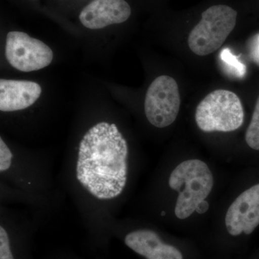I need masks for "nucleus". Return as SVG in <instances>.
<instances>
[{
	"instance_id": "f257e3e1",
	"label": "nucleus",
	"mask_w": 259,
	"mask_h": 259,
	"mask_svg": "<svg viewBox=\"0 0 259 259\" xmlns=\"http://www.w3.org/2000/svg\"><path fill=\"white\" fill-rule=\"evenodd\" d=\"M168 185L179 193L175 214L179 219L185 220L206 202L212 192L214 178L207 163L199 159L187 160L172 171Z\"/></svg>"
},
{
	"instance_id": "f03ea898",
	"label": "nucleus",
	"mask_w": 259,
	"mask_h": 259,
	"mask_svg": "<svg viewBox=\"0 0 259 259\" xmlns=\"http://www.w3.org/2000/svg\"><path fill=\"white\" fill-rule=\"evenodd\" d=\"M241 100L233 92L218 90L208 94L197 105L195 121L204 132H232L243 123Z\"/></svg>"
},
{
	"instance_id": "7ed1b4c3",
	"label": "nucleus",
	"mask_w": 259,
	"mask_h": 259,
	"mask_svg": "<svg viewBox=\"0 0 259 259\" xmlns=\"http://www.w3.org/2000/svg\"><path fill=\"white\" fill-rule=\"evenodd\" d=\"M237 15L236 10L225 5H213L204 10L189 35L190 50L200 56L218 50L235 28Z\"/></svg>"
},
{
	"instance_id": "20e7f679",
	"label": "nucleus",
	"mask_w": 259,
	"mask_h": 259,
	"mask_svg": "<svg viewBox=\"0 0 259 259\" xmlns=\"http://www.w3.org/2000/svg\"><path fill=\"white\" fill-rule=\"evenodd\" d=\"M181 105L176 80L161 75L153 80L146 93L145 113L151 125L158 128L169 126L176 120Z\"/></svg>"
},
{
	"instance_id": "39448f33",
	"label": "nucleus",
	"mask_w": 259,
	"mask_h": 259,
	"mask_svg": "<svg viewBox=\"0 0 259 259\" xmlns=\"http://www.w3.org/2000/svg\"><path fill=\"white\" fill-rule=\"evenodd\" d=\"M5 56L13 67L23 72L47 67L54 59V53L49 46L19 31L8 32Z\"/></svg>"
},
{
	"instance_id": "423d86ee",
	"label": "nucleus",
	"mask_w": 259,
	"mask_h": 259,
	"mask_svg": "<svg viewBox=\"0 0 259 259\" xmlns=\"http://www.w3.org/2000/svg\"><path fill=\"white\" fill-rule=\"evenodd\" d=\"M259 225V184L242 192L227 211L225 226L233 238L249 236Z\"/></svg>"
},
{
	"instance_id": "0eeeda50",
	"label": "nucleus",
	"mask_w": 259,
	"mask_h": 259,
	"mask_svg": "<svg viewBox=\"0 0 259 259\" xmlns=\"http://www.w3.org/2000/svg\"><path fill=\"white\" fill-rule=\"evenodd\" d=\"M131 15V8L125 0H93L79 14L83 26L98 30L124 23Z\"/></svg>"
},
{
	"instance_id": "6e6552de",
	"label": "nucleus",
	"mask_w": 259,
	"mask_h": 259,
	"mask_svg": "<svg viewBox=\"0 0 259 259\" xmlns=\"http://www.w3.org/2000/svg\"><path fill=\"white\" fill-rule=\"evenodd\" d=\"M125 245L146 259H186L183 249L163 241L156 232L137 230L126 235Z\"/></svg>"
},
{
	"instance_id": "1a4fd4ad",
	"label": "nucleus",
	"mask_w": 259,
	"mask_h": 259,
	"mask_svg": "<svg viewBox=\"0 0 259 259\" xmlns=\"http://www.w3.org/2000/svg\"><path fill=\"white\" fill-rule=\"evenodd\" d=\"M36 82L18 80H0V110L14 112L31 106L41 95Z\"/></svg>"
},
{
	"instance_id": "9d476101",
	"label": "nucleus",
	"mask_w": 259,
	"mask_h": 259,
	"mask_svg": "<svg viewBox=\"0 0 259 259\" xmlns=\"http://www.w3.org/2000/svg\"><path fill=\"white\" fill-rule=\"evenodd\" d=\"M220 59L222 62L223 69L227 74L240 79L243 78L246 74V66L237 56L233 54L228 48H225L221 51Z\"/></svg>"
},
{
	"instance_id": "9b49d317",
	"label": "nucleus",
	"mask_w": 259,
	"mask_h": 259,
	"mask_svg": "<svg viewBox=\"0 0 259 259\" xmlns=\"http://www.w3.org/2000/svg\"><path fill=\"white\" fill-rule=\"evenodd\" d=\"M245 141L252 149L259 151V96L246 133Z\"/></svg>"
},
{
	"instance_id": "f8f14e48",
	"label": "nucleus",
	"mask_w": 259,
	"mask_h": 259,
	"mask_svg": "<svg viewBox=\"0 0 259 259\" xmlns=\"http://www.w3.org/2000/svg\"><path fill=\"white\" fill-rule=\"evenodd\" d=\"M13 157V153L1 138L0 139V171L1 172L9 169L11 166Z\"/></svg>"
},
{
	"instance_id": "ddd939ff",
	"label": "nucleus",
	"mask_w": 259,
	"mask_h": 259,
	"mask_svg": "<svg viewBox=\"0 0 259 259\" xmlns=\"http://www.w3.org/2000/svg\"><path fill=\"white\" fill-rule=\"evenodd\" d=\"M0 259H14L10 250L9 236L3 227H0Z\"/></svg>"
},
{
	"instance_id": "4468645a",
	"label": "nucleus",
	"mask_w": 259,
	"mask_h": 259,
	"mask_svg": "<svg viewBox=\"0 0 259 259\" xmlns=\"http://www.w3.org/2000/svg\"><path fill=\"white\" fill-rule=\"evenodd\" d=\"M250 54L254 62L259 65V34L255 35L250 42Z\"/></svg>"
},
{
	"instance_id": "2eb2a0df",
	"label": "nucleus",
	"mask_w": 259,
	"mask_h": 259,
	"mask_svg": "<svg viewBox=\"0 0 259 259\" xmlns=\"http://www.w3.org/2000/svg\"><path fill=\"white\" fill-rule=\"evenodd\" d=\"M100 129L97 128L96 126H93L91 129L89 131L90 134H100Z\"/></svg>"
},
{
	"instance_id": "dca6fc26",
	"label": "nucleus",
	"mask_w": 259,
	"mask_h": 259,
	"mask_svg": "<svg viewBox=\"0 0 259 259\" xmlns=\"http://www.w3.org/2000/svg\"><path fill=\"white\" fill-rule=\"evenodd\" d=\"M123 139V136H122V135L120 133H119V134L117 135V136H115V137H114V140H115V141H119V142H120V141Z\"/></svg>"
},
{
	"instance_id": "f3484780",
	"label": "nucleus",
	"mask_w": 259,
	"mask_h": 259,
	"mask_svg": "<svg viewBox=\"0 0 259 259\" xmlns=\"http://www.w3.org/2000/svg\"><path fill=\"white\" fill-rule=\"evenodd\" d=\"M126 182H127V181H119V182H117V185H118L119 187L124 189V187H125Z\"/></svg>"
}]
</instances>
